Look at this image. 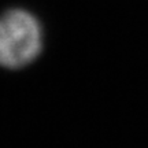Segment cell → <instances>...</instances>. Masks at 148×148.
<instances>
[{
    "instance_id": "1",
    "label": "cell",
    "mask_w": 148,
    "mask_h": 148,
    "mask_svg": "<svg viewBox=\"0 0 148 148\" xmlns=\"http://www.w3.org/2000/svg\"><path fill=\"white\" fill-rule=\"evenodd\" d=\"M42 49V27L37 16L23 8L0 14V66L21 69L37 59Z\"/></svg>"
}]
</instances>
